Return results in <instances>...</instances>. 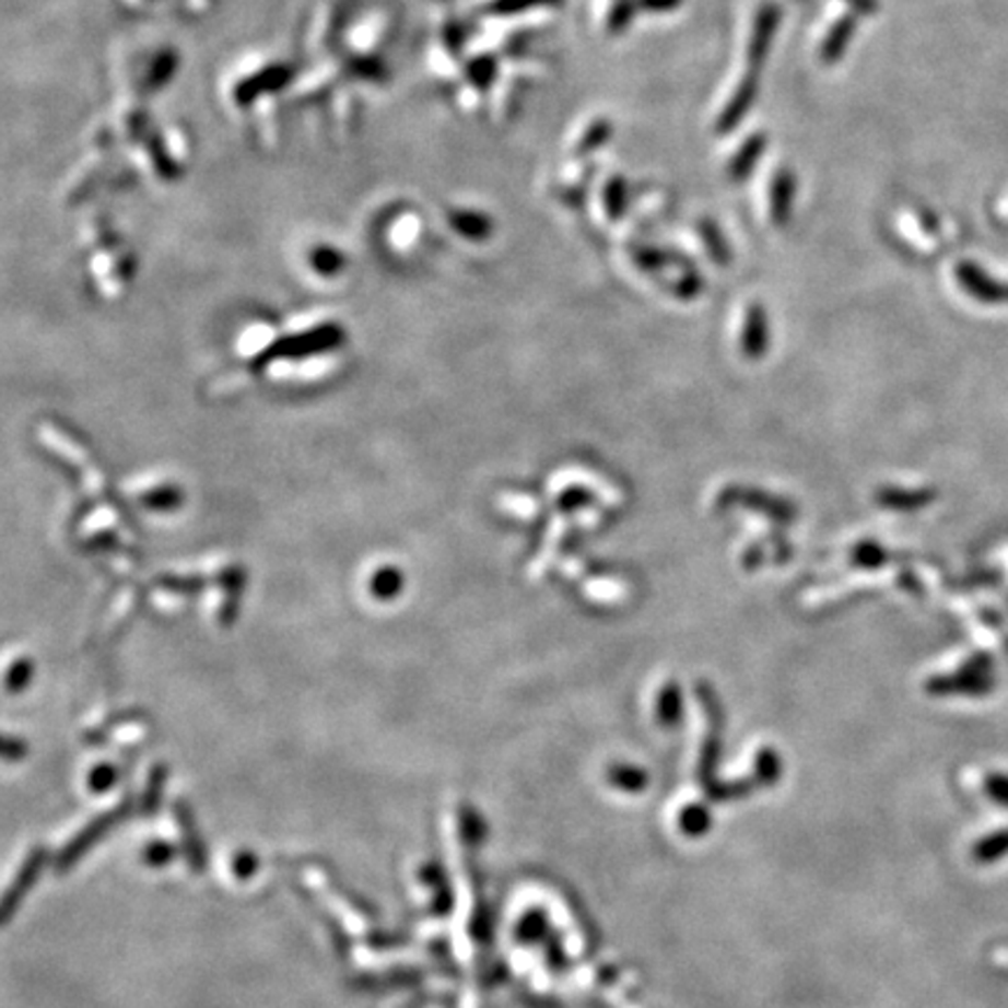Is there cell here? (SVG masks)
I'll use <instances>...</instances> for the list:
<instances>
[{"mask_svg":"<svg viewBox=\"0 0 1008 1008\" xmlns=\"http://www.w3.org/2000/svg\"><path fill=\"white\" fill-rule=\"evenodd\" d=\"M960 283L966 288V292H971L973 297H976L978 302H987V304H997V302H1006V285H999L995 278H989L985 271H981L978 267H973V265H962L960 267Z\"/></svg>","mask_w":1008,"mask_h":1008,"instance_id":"cell-1","label":"cell"},{"mask_svg":"<svg viewBox=\"0 0 1008 1008\" xmlns=\"http://www.w3.org/2000/svg\"><path fill=\"white\" fill-rule=\"evenodd\" d=\"M1006 302H1008V285H1006Z\"/></svg>","mask_w":1008,"mask_h":1008,"instance_id":"cell-2","label":"cell"}]
</instances>
